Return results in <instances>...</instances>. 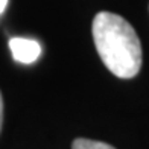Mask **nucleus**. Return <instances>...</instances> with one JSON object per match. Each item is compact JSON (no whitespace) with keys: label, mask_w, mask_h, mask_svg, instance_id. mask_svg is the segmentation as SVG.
I'll return each instance as SVG.
<instances>
[{"label":"nucleus","mask_w":149,"mask_h":149,"mask_svg":"<svg viewBox=\"0 0 149 149\" xmlns=\"http://www.w3.org/2000/svg\"><path fill=\"white\" fill-rule=\"evenodd\" d=\"M93 41L100 59L113 74L122 79H131L141 69V44L137 32L113 12L96 14L91 26Z\"/></svg>","instance_id":"f257e3e1"},{"label":"nucleus","mask_w":149,"mask_h":149,"mask_svg":"<svg viewBox=\"0 0 149 149\" xmlns=\"http://www.w3.org/2000/svg\"><path fill=\"white\" fill-rule=\"evenodd\" d=\"M9 49L15 61L22 64H32L41 55V46L31 38L15 37L9 40Z\"/></svg>","instance_id":"f03ea898"},{"label":"nucleus","mask_w":149,"mask_h":149,"mask_svg":"<svg viewBox=\"0 0 149 149\" xmlns=\"http://www.w3.org/2000/svg\"><path fill=\"white\" fill-rule=\"evenodd\" d=\"M72 149H116V148L105 143V141H97L90 139H74L72 143Z\"/></svg>","instance_id":"7ed1b4c3"},{"label":"nucleus","mask_w":149,"mask_h":149,"mask_svg":"<svg viewBox=\"0 0 149 149\" xmlns=\"http://www.w3.org/2000/svg\"><path fill=\"white\" fill-rule=\"evenodd\" d=\"M2 125H3V97L0 93V131H2Z\"/></svg>","instance_id":"20e7f679"},{"label":"nucleus","mask_w":149,"mask_h":149,"mask_svg":"<svg viewBox=\"0 0 149 149\" xmlns=\"http://www.w3.org/2000/svg\"><path fill=\"white\" fill-rule=\"evenodd\" d=\"M6 5H8V0H0V14H2V12L5 11Z\"/></svg>","instance_id":"39448f33"}]
</instances>
